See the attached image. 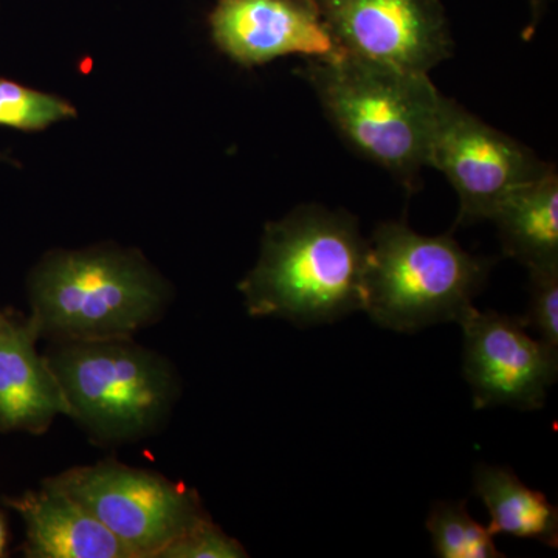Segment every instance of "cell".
Masks as SVG:
<instances>
[{
	"label": "cell",
	"instance_id": "7a4b0ae2",
	"mask_svg": "<svg viewBox=\"0 0 558 558\" xmlns=\"http://www.w3.org/2000/svg\"><path fill=\"white\" fill-rule=\"evenodd\" d=\"M301 76L352 149L413 185L422 168L428 167L442 98L428 73L343 53L332 60L307 61Z\"/></svg>",
	"mask_w": 558,
	"mask_h": 558
},
{
	"label": "cell",
	"instance_id": "6da1fadb",
	"mask_svg": "<svg viewBox=\"0 0 558 558\" xmlns=\"http://www.w3.org/2000/svg\"><path fill=\"white\" fill-rule=\"evenodd\" d=\"M368 247L354 216L317 205L267 223L258 263L240 284L248 314L307 326L362 311Z\"/></svg>",
	"mask_w": 558,
	"mask_h": 558
},
{
	"label": "cell",
	"instance_id": "8992f818",
	"mask_svg": "<svg viewBox=\"0 0 558 558\" xmlns=\"http://www.w3.org/2000/svg\"><path fill=\"white\" fill-rule=\"evenodd\" d=\"M46 483L80 502L135 558L159 557L171 542L209 519L193 490L116 461L70 469Z\"/></svg>",
	"mask_w": 558,
	"mask_h": 558
},
{
	"label": "cell",
	"instance_id": "44dd1931",
	"mask_svg": "<svg viewBox=\"0 0 558 558\" xmlns=\"http://www.w3.org/2000/svg\"><path fill=\"white\" fill-rule=\"evenodd\" d=\"M2 159H3V156H2V154H0V160H2Z\"/></svg>",
	"mask_w": 558,
	"mask_h": 558
},
{
	"label": "cell",
	"instance_id": "277c9868",
	"mask_svg": "<svg viewBox=\"0 0 558 558\" xmlns=\"http://www.w3.org/2000/svg\"><path fill=\"white\" fill-rule=\"evenodd\" d=\"M368 242L362 311L398 332L459 323L492 266L449 234L422 236L403 220L380 223Z\"/></svg>",
	"mask_w": 558,
	"mask_h": 558
},
{
	"label": "cell",
	"instance_id": "30bf717a",
	"mask_svg": "<svg viewBox=\"0 0 558 558\" xmlns=\"http://www.w3.org/2000/svg\"><path fill=\"white\" fill-rule=\"evenodd\" d=\"M209 25L216 46L244 68L288 54L310 60L343 54L311 0H219Z\"/></svg>",
	"mask_w": 558,
	"mask_h": 558
},
{
	"label": "cell",
	"instance_id": "8fae6325",
	"mask_svg": "<svg viewBox=\"0 0 558 558\" xmlns=\"http://www.w3.org/2000/svg\"><path fill=\"white\" fill-rule=\"evenodd\" d=\"M31 317L0 311V432L40 435L58 416H69L68 400Z\"/></svg>",
	"mask_w": 558,
	"mask_h": 558
},
{
	"label": "cell",
	"instance_id": "ba28073f",
	"mask_svg": "<svg viewBox=\"0 0 558 558\" xmlns=\"http://www.w3.org/2000/svg\"><path fill=\"white\" fill-rule=\"evenodd\" d=\"M344 54L429 73L451 57L438 0H311Z\"/></svg>",
	"mask_w": 558,
	"mask_h": 558
},
{
	"label": "cell",
	"instance_id": "5bb4252c",
	"mask_svg": "<svg viewBox=\"0 0 558 558\" xmlns=\"http://www.w3.org/2000/svg\"><path fill=\"white\" fill-rule=\"evenodd\" d=\"M473 492L490 515L488 531L537 539L558 548V510L538 490L521 483L509 469L480 465L473 478Z\"/></svg>",
	"mask_w": 558,
	"mask_h": 558
},
{
	"label": "cell",
	"instance_id": "9a60e30c",
	"mask_svg": "<svg viewBox=\"0 0 558 558\" xmlns=\"http://www.w3.org/2000/svg\"><path fill=\"white\" fill-rule=\"evenodd\" d=\"M427 531L438 557H502L495 546V535L470 517L465 501L436 502L428 515Z\"/></svg>",
	"mask_w": 558,
	"mask_h": 558
},
{
	"label": "cell",
	"instance_id": "d6986e66",
	"mask_svg": "<svg viewBox=\"0 0 558 558\" xmlns=\"http://www.w3.org/2000/svg\"><path fill=\"white\" fill-rule=\"evenodd\" d=\"M7 543H9V524H7L5 515L0 510V557L5 556Z\"/></svg>",
	"mask_w": 558,
	"mask_h": 558
},
{
	"label": "cell",
	"instance_id": "7c38bea8",
	"mask_svg": "<svg viewBox=\"0 0 558 558\" xmlns=\"http://www.w3.org/2000/svg\"><path fill=\"white\" fill-rule=\"evenodd\" d=\"M5 505L20 513L28 558H135L105 524L80 502L46 481Z\"/></svg>",
	"mask_w": 558,
	"mask_h": 558
},
{
	"label": "cell",
	"instance_id": "5b68a950",
	"mask_svg": "<svg viewBox=\"0 0 558 558\" xmlns=\"http://www.w3.org/2000/svg\"><path fill=\"white\" fill-rule=\"evenodd\" d=\"M46 357L69 417L102 442L150 435L178 399V377L167 360L131 339L57 341Z\"/></svg>",
	"mask_w": 558,
	"mask_h": 558
},
{
	"label": "cell",
	"instance_id": "52a82bcc",
	"mask_svg": "<svg viewBox=\"0 0 558 558\" xmlns=\"http://www.w3.org/2000/svg\"><path fill=\"white\" fill-rule=\"evenodd\" d=\"M428 167L444 172L459 196L458 223L490 220L499 205L548 170L517 140L488 126L449 98H440Z\"/></svg>",
	"mask_w": 558,
	"mask_h": 558
},
{
	"label": "cell",
	"instance_id": "ac0fdd59",
	"mask_svg": "<svg viewBox=\"0 0 558 558\" xmlns=\"http://www.w3.org/2000/svg\"><path fill=\"white\" fill-rule=\"evenodd\" d=\"M247 557L238 539L213 523L211 519L202 521L182 537L171 542L157 558H241Z\"/></svg>",
	"mask_w": 558,
	"mask_h": 558
},
{
	"label": "cell",
	"instance_id": "ffe728a7",
	"mask_svg": "<svg viewBox=\"0 0 558 558\" xmlns=\"http://www.w3.org/2000/svg\"><path fill=\"white\" fill-rule=\"evenodd\" d=\"M543 0H531L532 9H534V14H537L539 5H542Z\"/></svg>",
	"mask_w": 558,
	"mask_h": 558
},
{
	"label": "cell",
	"instance_id": "2e32d148",
	"mask_svg": "<svg viewBox=\"0 0 558 558\" xmlns=\"http://www.w3.org/2000/svg\"><path fill=\"white\" fill-rule=\"evenodd\" d=\"M75 117L73 106L57 95L44 94L0 76V126L36 132Z\"/></svg>",
	"mask_w": 558,
	"mask_h": 558
},
{
	"label": "cell",
	"instance_id": "3957f363",
	"mask_svg": "<svg viewBox=\"0 0 558 558\" xmlns=\"http://www.w3.org/2000/svg\"><path fill=\"white\" fill-rule=\"evenodd\" d=\"M167 282L137 252H51L28 279L33 325L54 341L131 339L163 315Z\"/></svg>",
	"mask_w": 558,
	"mask_h": 558
},
{
	"label": "cell",
	"instance_id": "9c48e42d",
	"mask_svg": "<svg viewBox=\"0 0 558 558\" xmlns=\"http://www.w3.org/2000/svg\"><path fill=\"white\" fill-rule=\"evenodd\" d=\"M459 325L464 330V376L475 409H542L557 379V349L532 339L520 317L495 311L473 306Z\"/></svg>",
	"mask_w": 558,
	"mask_h": 558
},
{
	"label": "cell",
	"instance_id": "e0dca14e",
	"mask_svg": "<svg viewBox=\"0 0 558 558\" xmlns=\"http://www.w3.org/2000/svg\"><path fill=\"white\" fill-rule=\"evenodd\" d=\"M529 275L531 299L526 315L520 319L542 337L539 340L558 351V266L529 270Z\"/></svg>",
	"mask_w": 558,
	"mask_h": 558
},
{
	"label": "cell",
	"instance_id": "4fadbf2b",
	"mask_svg": "<svg viewBox=\"0 0 558 558\" xmlns=\"http://www.w3.org/2000/svg\"><path fill=\"white\" fill-rule=\"evenodd\" d=\"M502 250L527 270L558 266V175L550 167L499 205L492 219Z\"/></svg>",
	"mask_w": 558,
	"mask_h": 558
}]
</instances>
